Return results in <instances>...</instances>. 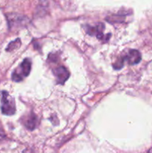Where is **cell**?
<instances>
[{
	"label": "cell",
	"mask_w": 152,
	"mask_h": 153,
	"mask_svg": "<svg viewBox=\"0 0 152 153\" xmlns=\"http://www.w3.org/2000/svg\"><path fill=\"white\" fill-rule=\"evenodd\" d=\"M1 111L3 114L7 116L14 114L16 112L14 100L7 91L1 93Z\"/></svg>",
	"instance_id": "6da1fadb"
},
{
	"label": "cell",
	"mask_w": 152,
	"mask_h": 153,
	"mask_svg": "<svg viewBox=\"0 0 152 153\" xmlns=\"http://www.w3.org/2000/svg\"><path fill=\"white\" fill-rule=\"evenodd\" d=\"M19 70L20 71H17L15 70L13 73H12V80L13 82H19L22 80L25 77L29 75L30 72H31V62L29 59L25 58L22 64L19 66Z\"/></svg>",
	"instance_id": "7a4b0ae2"
},
{
	"label": "cell",
	"mask_w": 152,
	"mask_h": 153,
	"mask_svg": "<svg viewBox=\"0 0 152 153\" xmlns=\"http://www.w3.org/2000/svg\"><path fill=\"white\" fill-rule=\"evenodd\" d=\"M104 25L103 23H98L95 26H90V25H86V31L89 35L95 36L99 40H103L104 41H107L108 39L106 38L105 36L103 34V31L104 30Z\"/></svg>",
	"instance_id": "3957f363"
},
{
	"label": "cell",
	"mask_w": 152,
	"mask_h": 153,
	"mask_svg": "<svg viewBox=\"0 0 152 153\" xmlns=\"http://www.w3.org/2000/svg\"><path fill=\"white\" fill-rule=\"evenodd\" d=\"M54 75L56 77L57 83L60 85H63L69 77V73L66 68L64 67H58L53 71Z\"/></svg>",
	"instance_id": "277c9868"
},
{
	"label": "cell",
	"mask_w": 152,
	"mask_h": 153,
	"mask_svg": "<svg viewBox=\"0 0 152 153\" xmlns=\"http://www.w3.org/2000/svg\"><path fill=\"white\" fill-rule=\"evenodd\" d=\"M125 61H126L130 65H135L141 61L142 56L140 52L136 49H131L126 55L124 56Z\"/></svg>",
	"instance_id": "5b68a950"
},
{
	"label": "cell",
	"mask_w": 152,
	"mask_h": 153,
	"mask_svg": "<svg viewBox=\"0 0 152 153\" xmlns=\"http://www.w3.org/2000/svg\"><path fill=\"white\" fill-rule=\"evenodd\" d=\"M37 125V117L35 114H32L25 120V126L29 130H34Z\"/></svg>",
	"instance_id": "8992f818"
},
{
	"label": "cell",
	"mask_w": 152,
	"mask_h": 153,
	"mask_svg": "<svg viewBox=\"0 0 152 153\" xmlns=\"http://www.w3.org/2000/svg\"><path fill=\"white\" fill-rule=\"evenodd\" d=\"M20 46H21L20 40H19V39H16V40H13V41L10 42V43H9L7 49H6V50L8 51V52H10V51H13L14 50V49H18Z\"/></svg>",
	"instance_id": "52a82bcc"
},
{
	"label": "cell",
	"mask_w": 152,
	"mask_h": 153,
	"mask_svg": "<svg viewBox=\"0 0 152 153\" xmlns=\"http://www.w3.org/2000/svg\"><path fill=\"white\" fill-rule=\"evenodd\" d=\"M125 61V58H124V56L119 58V59L116 61V62L115 63V64H113V67H114V69H116V70H120V69H122V67H123Z\"/></svg>",
	"instance_id": "ba28073f"
},
{
	"label": "cell",
	"mask_w": 152,
	"mask_h": 153,
	"mask_svg": "<svg viewBox=\"0 0 152 153\" xmlns=\"http://www.w3.org/2000/svg\"><path fill=\"white\" fill-rule=\"evenodd\" d=\"M4 137H5V134H4V131H3L2 130L0 129V140H1V139L4 138Z\"/></svg>",
	"instance_id": "9c48e42d"
},
{
	"label": "cell",
	"mask_w": 152,
	"mask_h": 153,
	"mask_svg": "<svg viewBox=\"0 0 152 153\" xmlns=\"http://www.w3.org/2000/svg\"><path fill=\"white\" fill-rule=\"evenodd\" d=\"M148 153H152V148H151V149H149V151L148 152Z\"/></svg>",
	"instance_id": "30bf717a"
}]
</instances>
